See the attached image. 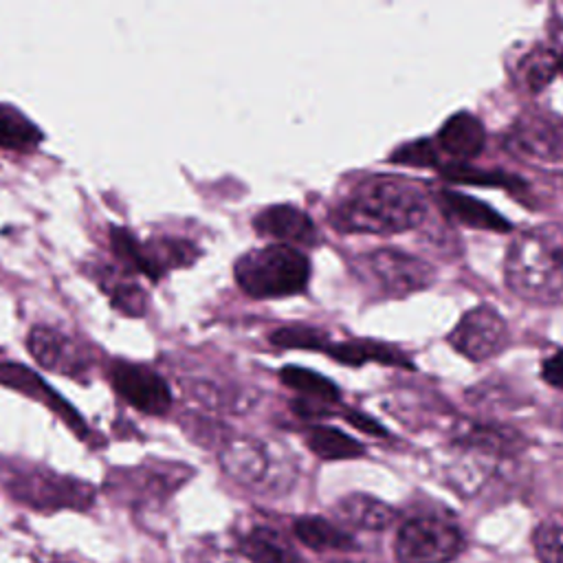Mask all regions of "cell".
I'll return each instance as SVG.
<instances>
[{
	"instance_id": "cb8c5ba5",
	"label": "cell",
	"mask_w": 563,
	"mask_h": 563,
	"mask_svg": "<svg viewBox=\"0 0 563 563\" xmlns=\"http://www.w3.org/2000/svg\"><path fill=\"white\" fill-rule=\"evenodd\" d=\"M440 176L455 185H477V187H504L510 194H519L526 185L501 169H482L473 167L471 163H440L438 167Z\"/></svg>"
},
{
	"instance_id": "44dd1931",
	"label": "cell",
	"mask_w": 563,
	"mask_h": 563,
	"mask_svg": "<svg viewBox=\"0 0 563 563\" xmlns=\"http://www.w3.org/2000/svg\"><path fill=\"white\" fill-rule=\"evenodd\" d=\"M95 279L101 290L112 299V306L128 317H141L145 312V292L123 271L112 266H97Z\"/></svg>"
},
{
	"instance_id": "6da1fadb",
	"label": "cell",
	"mask_w": 563,
	"mask_h": 563,
	"mask_svg": "<svg viewBox=\"0 0 563 563\" xmlns=\"http://www.w3.org/2000/svg\"><path fill=\"white\" fill-rule=\"evenodd\" d=\"M427 198L418 185L400 176L369 174L332 207L330 222L343 233L391 235L420 227Z\"/></svg>"
},
{
	"instance_id": "e575fe53",
	"label": "cell",
	"mask_w": 563,
	"mask_h": 563,
	"mask_svg": "<svg viewBox=\"0 0 563 563\" xmlns=\"http://www.w3.org/2000/svg\"><path fill=\"white\" fill-rule=\"evenodd\" d=\"M207 563H251L242 552H218Z\"/></svg>"
},
{
	"instance_id": "603a6c76",
	"label": "cell",
	"mask_w": 563,
	"mask_h": 563,
	"mask_svg": "<svg viewBox=\"0 0 563 563\" xmlns=\"http://www.w3.org/2000/svg\"><path fill=\"white\" fill-rule=\"evenodd\" d=\"M306 444L321 460H354L365 453L358 440L330 424L308 427Z\"/></svg>"
},
{
	"instance_id": "484cf974",
	"label": "cell",
	"mask_w": 563,
	"mask_h": 563,
	"mask_svg": "<svg viewBox=\"0 0 563 563\" xmlns=\"http://www.w3.org/2000/svg\"><path fill=\"white\" fill-rule=\"evenodd\" d=\"M143 249L158 275H163L169 268L189 266L198 257V249L189 240L172 238V235H163V238L143 242Z\"/></svg>"
},
{
	"instance_id": "52a82bcc",
	"label": "cell",
	"mask_w": 563,
	"mask_h": 563,
	"mask_svg": "<svg viewBox=\"0 0 563 563\" xmlns=\"http://www.w3.org/2000/svg\"><path fill=\"white\" fill-rule=\"evenodd\" d=\"M222 471L238 484L262 490L277 493L288 486L290 471L273 453V449L257 438H235L220 449Z\"/></svg>"
},
{
	"instance_id": "d4e9b609",
	"label": "cell",
	"mask_w": 563,
	"mask_h": 563,
	"mask_svg": "<svg viewBox=\"0 0 563 563\" xmlns=\"http://www.w3.org/2000/svg\"><path fill=\"white\" fill-rule=\"evenodd\" d=\"M42 141V130L15 106L0 103V145L15 152H31Z\"/></svg>"
},
{
	"instance_id": "83f0119b",
	"label": "cell",
	"mask_w": 563,
	"mask_h": 563,
	"mask_svg": "<svg viewBox=\"0 0 563 563\" xmlns=\"http://www.w3.org/2000/svg\"><path fill=\"white\" fill-rule=\"evenodd\" d=\"M279 378L286 387L301 391L308 398H317L321 402L339 400V387L323 374L301 367V365H284L279 369Z\"/></svg>"
},
{
	"instance_id": "ffe728a7",
	"label": "cell",
	"mask_w": 563,
	"mask_h": 563,
	"mask_svg": "<svg viewBox=\"0 0 563 563\" xmlns=\"http://www.w3.org/2000/svg\"><path fill=\"white\" fill-rule=\"evenodd\" d=\"M240 552L251 563H299L292 545L268 526H255L240 543Z\"/></svg>"
},
{
	"instance_id": "9c48e42d",
	"label": "cell",
	"mask_w": 563,
	"mask_h": 563,
	"mask_svg": "<svg viewBox=\"0 0 563 563\" xmlns=\"http://www.w3.org/2000/svg\"><path fill=\"white\" fill-rule=\"evenodd\" d=\"M501 145L512 156L541 163L563 161V117L552 112L526 110L504 134Z\"/></svg>"
},
{
	"instance_id": "4316f807",
	"label": "cell",
	"mask_w": 563,
	"mask_h": 563,
	"mask_svg": "<svg viewBox=\"0 0 563 563\" xmlns=\"http://www.w3.org/2000/svg\"><path fill=\"white\" fill-rule=\"evenodd\" d=\"M519 73L526 90L537 95L556 77V73H561V53L550 46H534L528 55H523Z\"/></svg>"
},
{
	"instance_id": "2e32d148",
	"label": "cell",
	"mask_w": 563,
	"mask_h": 563,
	"mask_svg": "<svg viewBox=\"0 0 563 563\" xmlns=\"http://www.w3.org/2000/svg\"><path fill=\"white\" fill-rule=\"evenodd\" d=\"M438 202L453 222L482 229V231H495V233H508L512 229L510 220H506L497 209L486 205L479 198H473L468 194L455 191V189H442L438 191Z\"/></svg>"
},
{
	"instance_id": "1f68e13d",
	"label": "cell",
	"mask_w": 563,
	"mask_h": 563,
	"mask_svg": "<svg viewBox=\"0 0 563 563\" xmlns=\"http://www.w3.org/2000/svg\"><path fill=\"white\" fill-rule=\"evenodd\" d=\"M389 163L396 165H405V167H440V156L438 150L433 145V141L429 139H416V141H407L402 145H398L391 154H389Z\"/></svg>"
},
{
	"instance_id": "d6a6232c",
	"label": "cell",
	"mask_w": 563,
	"mask_h": 563,
	"mask_svg": "<svg viewBox=\"0 0 563 563\" xmlns=\"http://www.w3.org/2000/svg\"><path fill=\"white\" fill-rule=\"evenodd\" d=\"M541 380L554 389H563V347L543 356L541 361Z\"/></svg>"
},
{
	"instance_id": "30bf717a",
	"label": "cell",
	"mask_w": 563,
	"mask_h": 563,
	"mask_svg": "<svg viewBox=\"0 0 563 563\" xmlns=\"http://www.w3.org/2000/svg\"><path fill=\"white\" fill-rule=\"evenodd\" d=\"M110 383L123 400H128L134 409L143 413L161 416L172 405V394L163 376H158L154 369L141 363H130V361L112 363Z\"/></svg>"
},
{
	"instance_id": "f1b7e54d",
	"label": "cell",
	"mask_w": 563,
	"mask_h": 563,
	"mask_svg": "<svg viewBox=\"0 0 563 563\" xmlns=\"http://www.w3.org/2000/svg\"><path fill=\"white\" fill-rule=\"evenodd\" d=\"M110 242H112L114 253H117L128 266H132L134 271L143 273V275L150 277L152 282L161 279V275L156 273V268L152 266V262H150L147 255H145L143 242H139L128 229H123V227H112V231H110Z\"/></svg>"
},
{
	"instance_id": "8fae6325",
	"label": "cell",
	"mask_w": 563,
	"mask_h": 563,
	"mask_svg": "<svg viewBox=\"0 0 563 563\" xmlns=\"http://www.w3.org/2000/svg\"><path fill=\"white\" fill-rule=\"evenodd\" d=\"M453 442L466 451L486 457H512L526 449V435L512 427L490 420H460L453 429Z\"/></svg>"
},
{
	"instance_id": "7c38bea8",
	"label": "cell",
	"mask_w": 563,
	"mask_h": 563,
	"mask_svg": "<svg viewBox=\"0 0 563 563\" xmlns=\"http://www.w3.org/2000/svg\"><path fill=\"white\" fill-rule=\"evenodd\" d=\"M26 345L31 356L44 369L79 378L81 372H86L88 367V361L79 345L70 336L51 325H33L29 330Z\"/></svg>"
},
{
	"instance_id": "5b68a950",
	"label": "cell",
	"mask_w": 563,
	"mask_h": 563,
	"mask_svg": "<svg viewBox=\"0 0 563 563\" xmlns=\"http://www.w3.org/2000/svg\"><path fill=\"white\" fill-rule=\"evenodd\" d=\"M464 548V532L453 521L431 515L405 519L394 539L398 563H451Z\"/></svg>"
},
{
	"instance_id": "4fadbf2b",
	"label": "cell",
	"mask_w": 563,
	"mask_h": 563,
	"mask_svg": "<svg viewBox=\"0 0 563 563\" xmlns=\"http://www.w3.org/2000/svg\"><path fill=\"white\" fill-rule=\"evenodd\" d=\"M433 145L438 154L449 156L446 163H471L486 145L484 123L475 114L460 110L442 123Z\"/></svg>"
},
{
	"instance_id": "d6986e66",
	"label": "cell",
	"mask_w": 563,
	"mask_h": 563,
	"mask_svg": "<svg viewBox=\"0 0 563 563\" xmlns=\"http://www.w3.org/2000/svg\"><path fill=\"white\" fill-rule=\"evenodd\" d=\"M183 391H187L191 400L218 411L242 413L253 405V394L211 378H187L183 380Z\"/></svg>"
},
{
	"instance_id": "277c9868",
	"label": "cell",
	"mask_w": 563,
	"mask_h": 563,
	"mask_svg": "<svg viewBox=\"0 0 563 563\" xmlns=\"http://www.w3.org/2000/svg\"><path fill=\"white\" fill-rule=\"evenodd\" d=\"M0 479L15 499L40 510L86 508L92 501V488L86 482L53 473L48 468L18 466L7 462L0 468Z\"/></svg>"
},
{
	"instance_id": "d590c367",
	"label": "cell",
	"mask_w": 563,
	"mask_h": 563,
	"mask_svg": "<svg viewBox=\"0 0 563 563\" xmlns=\"http://www.w3.org/2000/svg\"><path fill=\"white\" fill-rule=\"evenodd\" d=\"M561 73H563V53H561Z\"/></svg>"
},
{
	"instance_id": "8992f818",
	"label": "cell",
	"mask_w": 563,
	"mask_h": 563,
	"mask_svg": "<svg viewBox=\"0 0 563 563\" xmlns=\"http://www.w3.org/2000/svg\"><path fill=\"white\" fill-rule=\"evenodd\" d=\"M358 268L385 297L402 299L413 292L427 290L435 282V268L409 253L394 246H380L358 257Z\"/></svg>"
},
{
	"instance_id": "7402d4cb",
	"label": "cell",
	"mask_w": 563,
	"mask_h": 563,
	"mask_svg": "<svg viewBox=\"0 0 563 563\" xmlns=\"http://www.w3.org/2000/svg\"><path fill=\"white\" fill-rule=\"evenodd\" d=\"M295 537L317 552H332V550H350L354 548V539L334 521L323 517H299L292 526Z\"/></svg>"
},
{
	"instance_id": "9a60e30c",
	"label": "cell",
	"mask_w": 563,
	"mask_h": 563,
	"mask_svg": "<svg viewBox=\"0 0 563 563\" xmlns=\"http://www.w3.org/2000/svg\"><path fill=\"white\" fill-rule=\"evenodd\" d=\"M253 227L260 235L277 238L290 244H312L317 240V227L312 218L295 205H271L253 218Z\"/></svg>"
},
{
	"instance_id": "e0dca14e",
	"label": "cell",
	"mask_w": 563,
	"mask_h": 563,
	"mask_svg": "<svg viewBox=\"0 0 563 563\" xmlns=\"http://www.w3.org/2000/svg\"><path fill=\"white\" fill-rule=\"evenodd\" d=\"M325 354L334 361L352 367H361L365 363H380V365H394L413 369V363L407 358V354L389 343L374 341V339H347L339 343H330L325 347Z\"/></svg>"
},
{
	"instance_id": "836d02e7",
	"label": "cell",
	"mask_w": 563,
	"mask_h": 563,
	"mask_svg": "<svg viewBox=\"0 0 563 563\" xmlns=\"http://www.w3.org/2000/svg\"><path fill=\"white\" fill-rule=\"evenodd\" d=\"M343 418H345L354 429H358V431H363V433H367V435H378V438H385V435H387V429H385L378 420H374L372 416H367V413H363V411H358V409H345V411H343Z\"/></svg>"
},
{
	"instance_id": "7a4b0ae2",
	"label": "cell",
	"mask_w": 563,
	"mask_h": 563,
	"mask_svg": "<svg viewBox=\"0 0 563 563\" xmlns=\"http://www.w3.org/2000/svg\"><path fill=\"white\" fill-rule=\"evenodd\" d=\"M504 279L508 290L534 303H563V224L545 222L512 235Z\"/></svg>"
},
{
	"instance_id": "3957f363",
	"label": "cell",
	"mask_w": 563,
	"mask_h": 563,
	"mask_svg": "<svg viewBox=\"0 0 563 563\" xmlns=\"http://www.w3.org/2000/svg\"><path fill=\"white\" fill-rule=\"evenodd\" d=\"M233 273L238 286L255 299L288 297L306 290L310 262L290 244H268L244 253Z\"/></svg>"
},
{
	"instance_id": "4dcf8cb0",
	"label": "cell",
	"mask_w": 563,
	"mask_h": 563,
	"mask_svg": "<svg viewBox=\"0 0 563 563\" xmlns=\"http://www.w3.org/2000/svg\"><path fill=\"white\" fill-rule=\"evenodd\" d=\"M532 550L539 563H563V523H539L532 532Z\"/></svg>"
},
{
	"instance_id": "f546056e",
	"label": "cell",
	"mask_w": 563,
	"mask_h": 563,
	"mask_svg": "<svg viewBox=\"0 0 563 563\" xmlns=\"http://www.w3.org/2000/svg\"><path fill=\"white\" fill-rule=\"evenodd\" d=\"M271 343L279 347H303V350H323L330 345L328 334L312 325H284L271 332Z\"/></svg>"
},
{
	"instance_id": "5bb4252c",
	"label": "cell",
	"mask_w": 563,
	"mask_h": 563,
	"mask_svg": "<svg viewBox=\"0 0 563 563\" xmlns=\"http://www.w3.org/2000/svg\"><path fill=\"white\" fill-rule=\"evenodd\" d=\"M0 383L22 391L29 398H35L40 402H44L48 409H53L77 435H86L88 427L84 422V418L59 396L55 394L35 372H31L24 365L18 363H0Z\"/></svg>"
},
{
	"instance_id": "ba28073f",
	"label": "cell",
	"mask_w": 563,
	"mask_h": 563,
	"mask_svg": "<svg viewBox=\"0 0 563 563\" xmlns=\"http://www.w3.org/2000/svg\"><path fill=\"white\" fill-rule=\"evenodd\" d=\"M449 345L473 363H484L501 354L510 341V330L501 312L488 303L468 308L446 334Z\"/></svg>"
},
{
	"instance_id": "ac0fdd59",
	"label": "cell",
	"mask_w": 563,
	"mask_h": 563,
	"mask_svg": "<svg viewBox=\"0 0 563 563\" xmlns=\"http://www.w3.org/2000/svg\"><path fill=\"white\" fill-rule=\"evenodd\" d=\"M336 517L354 528L378 532L394 523L396 510L387 501H383L374 495L352 493V495H345L343 499H339Z\"/></svg>"
}]
</instances>
